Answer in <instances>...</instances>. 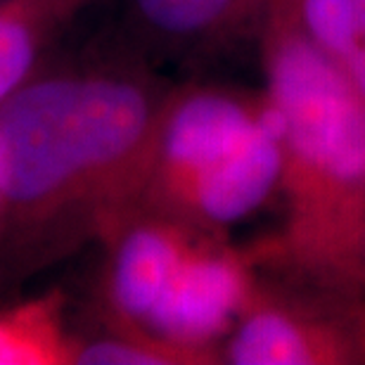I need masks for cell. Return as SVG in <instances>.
I'll return each instance as SVG.
<instances>
[{
	"label": "cell",
	"instance_id": "cell-1",
	"mask_svg": "<svg viewBox=\"0 0 365 365\" xmlns=\"http://www.w3.org/2000/svg\"><path fill=\"white\" fill-rule=\"evenodd\" d=\"M171 86L128 60L38 71L0 105V280L71 257L130 209Z\"/></svg>",
	"mask_w": 365,
	"mask_h": 365
},
{
	"label": "cell",
	"instance_id": "cell-2",
	"mask_svg": "<svg viewBox=\"0 0 365 365\" xmlns=\"http://www.w3.org/2000/svg\"><path fill=\"white\" fill-rule=\"evenodd\" d=\"M264 91L280 121L284 223L259 266L365 292V98L304 31L299 0H266Z\"/></svg>",
	"mask_w": 365,
	"mask_h": 365
},
{
	"label": "cell",
	"instance_id": "cell-3",
	"mask_svg": "<svg viewBox=\"0 0 365 365\" xmlns=\"http://www.w3.org/2000/svg\"><path fill=\"white\" fill-rule=\"evenodd\" d=\"M280 169V121L266 91L171 86L130 209L230 235L277 192Z\"/></svg>",
	"mask_w": 365,
	"mask_h": 365
},
{
	"label": "cell",
	"instance_id": "cell-4",
	"mask_svg": "<svg viewBox=\"0 0 365 365\" xmlns=\"http://www.w3.org/2000/svg\"><path fill=\"white\" fill-rule=\"evenodd\" d=\"M98 245L105 261L93 313L223 354L261 275L254 250L143 209L123 211Z\"/></svg>",
	"mask_w": 365,
	"mask_h": 365
},
{
	"label": "cell",
	"instance_id": "cell-5",
	"mask_svg": "<svg viewBox=\"0 0 365 365\" xmlns=\"http://www.w3.org/2000/svg\"><path fill=\"white\" fill-rule=\"evenodd\" d=\"M228 365H365V292L259 275L223 341Z\"/></svg>",
	"mask_w": 365,
	"mask_h": 365
},
{
	"label": "cell",
	"instance_id": "cell-6",
	"mask_svg": "<svg viewBox=\"0 0 365 365\" xmlns=\"http://www.w3.org/2000/svg\"><path fill=\"white\" fill-rule=\"evenodd\" d=\"M143 38L166 53H207L257 34L252 0H126Z\"/></svg>",
	"mask_w": 365,
	"mask_h": 365
},
{
	"label": "cell",
	"instance_id": "cell-7",
	"mask_svg": "<svg viewBox=\"0 0 365 365\" xmlns=\"http://www.w3.org/2000/svg\"><path fill=\"white\" fill-rule=\"evenodd\" d=\"M76 330L62 289L0 309V365H74Z\"/></svg>",
	"mask_w": 365,
	"mask_h": 365
},
{
	"label": "cell",
	"instance_id": "cell-8",
	"mask_svg": "<svg viewBox=\"0 0 365 365\" xmlns=\"http://www.w3.org/2000/svg\"><path fill=\"white\" fill-rule=\"evenodd\" d=\"M81 10L76 0H0V105L38 74L50 41Z\"/></svg>",
	"mask_w": 365,
	"mask_h": 365
},
{
	"label": "cell",
	"instance_id": "cell-9",
	"mask_svg": "<svg viewBox=\"0 0 365 365\" xmlns=\"http://www.w3.org/2000/svg\"><path fill=\"white\" fill-rule=\"evenodd\" d=\"M223 354L182 346L143 327L93 313L76 330L74 365H221Z\"/></svg>",
	"mask_w": 365,
	"mask_h": 365
},
{
	"label": "cell",
	"instance_id": "cell-10",
	"mask_svg": "<svg viewBox=\"0 0 365 365\" xmlns=\"http://www.w3.org/2000/svg\"><path fill=\"white\" fill-rule=\"evenodd\" d=\"M356 3L359 0H299L306 36L344 74L354 50Z\"/></svg>",
	"mask_w": 365,
	"mask_h": 365
},
{
	"label": "cell",
	"instance_id": "cell-11",
	"mask_svg": "<svg viewBox=\"0 0 365 365\" xmlns=\"http://www.w3.org/2000/svg\"><path fill=\"white\" fill-rule=\"evenodd\" d=\"M346 76L365 98V0L356 3V29H354V50L351 62L346 67Z\"/></svg>",
	"mask_w": 365,
	"mask_h": 365
},
{
	"label": "cell",
	"instance_id": "cell-12",
	"mask_svg": "<svg viewBox=\"0 0 365 365\" xmlns=\"http://www.w3.org/2000/svg\"><path fill=\"white\" fill-rule=\"evenodd\" d=\"M252 5H254V12H257V21H261V12H264L266 0H252ZM257 31H259V29H257Z\"/></svg>",
	"mask_w": 365,
	"mask_h": 365
},
{
	"label": "cell",
	"instance_id": "cell-13",
	"mask_svg": "<svg viewBox=\"0 0 365 365\" xmlns=\"http://www.w3.org/2000/svg\"><path fill=\"white\" fill-rule=\"evenodd\" d=\"M76 3H81V5L86 7V5H88V3H91V0H76Z\"/></svg>",
	"mask_w": 365,
	"mask_h": 365
},
{
	"label": "cell",
	"instance_id": "cell-14",
	"mask_svg": "<svg viewBox=\"0 0 365 365\" xmlns=\"http://www.w3.org/2000/svg\"><path fill=\"white\" fill-rule=\"evenodd\" d=\"M363 266H365V254H363Z\"/></svg>",
	"mask_w": 365,
	"mask_h": 365
}]
</instances>
